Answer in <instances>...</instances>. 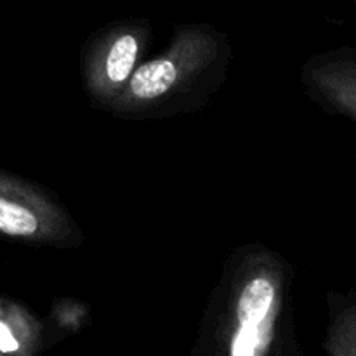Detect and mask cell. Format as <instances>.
Instances as JSON below:
<instances>
[{"label": "cell", "mask_w": 356, "mask_h": 356, "mask_svg": "<svg viewBox=\"0 0 356 356\" xmlns=\"http://www.w3.org/2000/svg\"><path fill=\"white\" fill-rule=\"evenodd\" d=\"M193 356H308L292 309V270L263 245L226 263L202 318Z\"/></svg>", "instance_id": "1"}, {"label": "cell", "mask_w": 356, "mask_h": 356, "mask_svg": "<svg viewBox=\"0 0 356 356\" xmlns=\"http://www.w3.org/2000/svg\"><path fill=\"white\" fill-rule=\"evenodd\" d=\"M229 59L232 49L221 31L209 24L177 26L165 51L141 63L106 110L125 120L195 110L221 86Z\"/></svg>", "instance_id": "2"}, {"label": "cell", "mask_w": 356, "mask_h": 356, "mask_svg": "<svg viewBox=\"0 0 356 356\" xmlns=\"http://www.w3.org/2000/svg\"><path fill=\"white\" fill-rule=\"evenodd\" d=\"M0 235L54 249H75L86 240L54 195L3 170H0Z\"/></svg>", "instance_id": "3"}, {"label": "cell", "mask_w": 356, "mask_h": 356, "mask_svg": "<svg viewBox=\"0 0 356 356\" xmlns=\"http://www.w3.org/2000/svg\"><path fill=\"white\" fill-rule=\"evenodd\" d=\"M149 42L152 26L145 19L117 21L87 40L82 52V76L96 106L106 110L125 89Z\"/></svg>", "instance_id": "4"}, {"label": "cell", "mask_w": 356, "mask_h": 356, "mask_svg": "<svg viewBox=\"0 0 356 356\" xmlns=\"http://www.w3.org/2000/svg\"><path fill=\"white\" fill-rule=\"evenodd\" d=\"M306 66L305 83L309 92L327 108L344 113L353 120L356 108V75L353 54H330L315 59Z\"/></svg>", "instance_id": "5"}, {"label": "cell", "mask_w": 356, "mask_h": 356, "mask_svg": "<svg viewBox=\"0 0 356 356\" xmlns=\"http://www.w3.org/2000/svg\"><path fill=\"white\" fill-rule=\"evenodd\" d=\"M329 356H356V305L353 294L330 306V325L327 336Z\"/></svg>", "instance_id": "6"}, {"label": "cell", "mask_w": 356, "mask_h": 356, "mask_svg": "<svg viewBox=\"0 0 356 356\" xmlns=\"http://www.w3.org/2000/svg\"><path fill=\"white\" fill-rule=\"evenodd\" d=\"M0 356H2V355H0Z\"/></svg>", "instance_id": "7"}]
</instances>
